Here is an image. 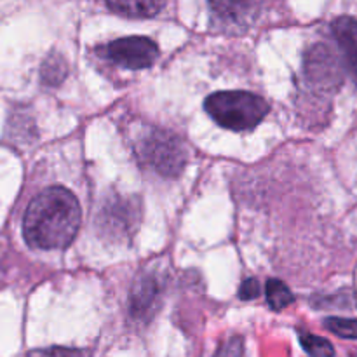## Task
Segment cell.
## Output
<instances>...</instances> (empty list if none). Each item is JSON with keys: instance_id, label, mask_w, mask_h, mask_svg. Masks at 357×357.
I'll return each mask as SVG.
<instances>
[{"instance_id": "obj_1", "label": "cell", "mask_w": 357, "mask_h": 357, "mask_svg": "<svg viewBox=\"0 0 357 357\" xmlns=\"http://www.w3.org/2000/svg\"><path fill=\"white\" fill-rule=\"evenodd\" d=\"M82 223V209L65 187H49L35 195L23 218L24 241L33 250H65Z\"/></svg>"}, {"instance_id": "obj_2", "label": "cell", "mask_w": 357, "mask_h": 357, "mask_svg": "<svg viewBox=\"0 0 357 357\" xmlns=\"http://www.w3.org/2000/svg\"><path fill=\"white\" fill-rule=\"evenodd\" d=\"M204 108L209 117L230 131H250L268 114V103L248 91H218L206 98Z\"/></svg>"}, {"instance_id": "obj_6", "label": "cell", "mask_w": 357, "mask_h": 357, "mask_svg": "<svg viewBox=\"0 0 357 357\" xmlns=\"http://www.w3.org/2000/svg\"><path fill=\"white\" fill-rule=\"evenodd\" d=\"M305 75L312 86L323 91H333L340 86L342 72L338 59L326 45H314L305 58Z\"/></svg>"}, {"instance_id": "obj_8", "label": "cell", "mask_w": 357, "mask_h": 357, "mask_svg": "<svg viewBox=\"0 0 357 357\" xmlns=\"http://www.w3.org/2000/svg\"><path fill=\"white\" fill-rule=\"evenodd\" d=\"M333 35L344 52L345 65L357 84V20L351 16H340L335 20Z\"/></svg>"}, {"instance_id": "obj_15", "label": "cell", "mask_w": 357, "mask_h": 357, "mask_svg": "<svg viewBox=\"0 0 357 357\" xmlns=\"http://www.w3.org/2000/svg\"><path fill=\"white\" fill-rule=\"evenodd\" d=\"M216 357H244V344L243 338L234 337L229 342L223 344V347L220 349Z\"/></svg>"}, {"instance_id": "obj_4", "label": "cell", "mask_w": 357, "mask_h": 357, "mask_svg": "<svg viewBox=\"0 0 357 357\" xmlns=\"http://www.w3.org/2000/svg\"><path fill=\"white\" fill-rule=\"evenodd\" d=\"M139 199L132 195H108L96 216L98 232L112 243L131 239L139 225Z\"/></svg>"}, {"instance_id": "obj_16", "label": "cell", "mask_w": 357, "mask_h": 357, "mask_svg": "<svg viewBox=\"0 0 357 357\" xmlns=\"http://www.w3.org/2000/svg\"><path fill=\"white\" fill-rule=\"evenodd\" d=\"M260 293H261V286H260V282H258L255 278L246 279V281L241 284L239 296L243 300H255V298H258V296H260Z\"/></svg>"}, {"instance_id": "obj_7", "label": "cell", "mask_w": 357, "mask_h": 357, "mask_svg": "<svg viewBox=\"0 0 357 357\" xmlns=\"http://www.w3.org/2000/svg\"><path fill=\"white\" fill-rule=\"evenodd\" d=\"M160 288L152 274L143 275L135 282L131 293V314L136 321H146L153 316V310L159 305Z\"/></svg>"}, {"instance_id": "obj_5", "label": "cell", "mask_w": 357, "mask_h": 357, "mask_svg": "<svg viewBox=\"0 0 357 357\" xmlns=\"http://www.w3.org/2000/svg\"><path fill=\"white\" fill-rule=\"evenodd\" d=\"M105 56L124 68L143 70L157 61L159 47L149 37H124L110 42L105 47Z\"/></svg>"}, {"instance_id": "obj_9", "label": "cell", "mask_w": 357, "mask_h": 357, "mask_svg": "<svg viewBox=\"0 0 357 357\" xmlns=\"http://www.w3.org/2000/svg\"><path fill=\"white\" fill-rule=\"evenodd\" d=\"M108 9L126 17H153L164 7L159 0H117L108 2Z\"/></svg>"}, {"instance_id": "obj_10", "label": "cell", "mask_w": 357, "mask_h": 357, "mask_svg": "<svg viewBox=\"0 0 357 357\" xmlns=\"http://www.w3.org/2000/svg\"><path fill=\"white\" fill-rule=\"evenodd\" d=\"M265 295H267L268 305L274 310H284L286 307L295 302L291 289L279 279H268L265 284Z\"/></svg>"}, {"instance_id": "obj_11", "label": "cell", "mask_w": 357, "mask_h": 357, "mask_svg": "<svg viewBox=\"0 0 357 357\" xmlns=\"http://www.w3.org/2000/svg\"><path fill=\"white\" fill-rule=\"evenodd\" d=\"M300 344L305 349V352L312 357H333L335 349L326 338L316 337L312 333H302L300 335Z\"/></svg>"}, {"instance_id": "obj_13", "label": "cell", "mask_w": 357, "mask_h": 357, "mask_svg": "<svg viewBox=\"0 0 357 357\" xmlns=\"http://www.w3.org/2000/svg\"><path fill=\"white\" fill-rule=\"evenodd\" d=\"M66 75V66L61 58H49L42 68V79L47 84H58Z\"/></svg>"}, {"instance_id": "obj_14", "label": "cell", "mask_w": 357, "mask_h": 357, "mask_svg": "<svg viewBox=\"0 0 357 357\" xmlns=\"http://www.w3.org/2000/svg\"><path fill=\"white\" fill-rule=\"evenodd\" d=\"M26 357H89V352L80 351V349H68V347H49L31 351Z\"/></svg>"}, {"instance_id": "obj_12", "label": "cell", "mask_w": 357, "mask_h": 357, "mask_svg": "<svg viewBox=\"0 0 357 357\" xmlns=\"http://www.w3.org/2000/svg\"><path fill=\"white\" fill-rule=\"evenodd\" d=\"M324 328L342 338H349V340H356L357 338V321L356 319H345V317H328V319L324 321Z\"/></svg>"}, {"instance_id": "obj_3", "label": "cell", "mask_w": 357, "mask_h": 357, "mask_svg": "<svg viewBox=\"0 0 357 357\" xmlns=\"http://www.w3.org/2000/svg\"><path fill=\"white\" fill-rule=\"evenodd\" d=\"M139 160L160 176H178L188 160V149L183 139L171 131L152 128L136 145Z\"/></svg>"}]
</instances>
